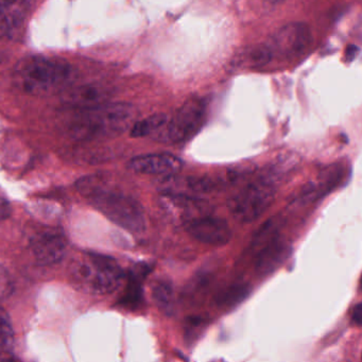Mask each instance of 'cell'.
I'll list each match as a JSON object with an SVG mask.
<instances>
[{
  "instance_id": "obj_25",
  "label": "cell",
  "mask_w": 362,
  "mask_h": 362,
  "mask_svg": "<svg viewBox=\"0 0 362 362\" xmlns=\"http://www.w3.org/2000/svg\"><path fill=\"white\" fill-rule=\"evenodd\" d=\"M18 0H0V14L7 11L9 8H11Z\"/></svg>"
},
{
  "instance_id": "obj_8",
  "label": "cell",
  "mask_w": 362,
  "mask_h": 362,
  "mask_svg": "<svg viewBox=\"0 0 362 362\" xmlns=\"http://www.w3.org/2000/svg\"><path fill=\"white\" fill-rule=\"evenodd\" d=\"M184 226L194 240L204 245L221 247L228 245L232 239V230L228 222L209 213L189 220Z\"/></svg>"
},
{
  "instance_id": "obj_16",
  "label": "cell",
  "mask_w": 362,
  "mask_h": 362,
  "mask_svg": "<svg viewBox=\"0 0 362 362\" xmlns=\"http://www.w3.org/2000/svg\"><path fill=\"white\" fill-rule=\"evenodd\" d=\"M283 223L284 221L281 217H272L271 219L267 220L254 234L251 245H250V250L255 254L267 243L279 237V232L283 228Z\"/></svg>"
},
{
  "instance_id": "obj_22",
  "label": "cell",
  "mask_w": 362,
  "mask_h": 362,
  "mask_svg": "<svg viewBox=\"0 0 362 362\" xmlns=\"http://www.w3.org/2000/svg\"><path fill=\"white\" fill-rule=\"evenodd\" d=\"M11 204L5 199L0 198V222L5 221L11 216Z\"/></svg>"
},
{
  "instance_id": "obj_10",
  "label": "cell",
  "mask_w": 362,
  "mask_h": 362,
  "mask_svg": "<svg viewBox=\"0 0 362 362\" xmlns=\"http://www.w3.org/2000/svg\"><path fill=\"white\" fill-rule=\"evenodd\" d=\"M182 167L183 162L170 153L145 154L129 162V168L134 173L164 177L177 175L182 170Z\"/></svg>"
},
{
  "instance_id": "obj_7",
  "label": "cell",
  "mask_w": 362,
  "mask_h": 362,
  "mask_svg": "<svg viewBox=\"0 0 362 362\" xmlns=\"http://www.w3.org/2000/svg\"><path fill=\"white\" fill-rule=\"evenodd\" d=\"M310 28L304 23H290L275 31L267 46L273 59H293L302 56L311 45Z\"/></svg>"
},
{
  "instance_id": "obj_26",
  "label": "cell",
  "mask_w": 362,
  "mask_h": 362,
  "mask_svg": "<svg viewBox=\"0 0 362 362\" xmlns=\"http://www.w3.org/2000/svg\"><path fill=\"white\" fill-rule=\"evenodd\" d=\"M267 1H269L270 4H274V5H276V4L283 3L284 0H267Z\"/></svg>"
},
{
  "instance_id": "obj_3",
  "label": "cell",
  "mask_w": 362,
  "mask_h": 362,
  "mask_svg": "<svg viewBox=\"0 0 362 362\" xmlns=\"http://www.w3.org/2000/svg\"><path fill=\"white\" fill-rule=\"evenodd\" d=\"M86 113L76 122L73 131L77 136H116L132 128L136 111L129 103H103Z\"/></svg>"
},
{
  "instance_id": "obj_13",
  "label": "cell",
  "mask_w": 362,
  "mask_h": 362,
  "mask_svg": "<svg viewBox=\"0 0 362 362\" xmlns=\"http://www.w3.org/2000/svg\"><path fill=\"white\" fill-rule=\"evenodd\" d=\"M110 98V92L99 84H86L67 90L63 93L62 99L66 105L76 109H94L107 103Z\"/></svg>"
},
{
  "instance_id": "obj_23",
  "label": "cell",
  "mask_w": 362,
  "mask_h": 362,
  "mask_svg": "<svg viewBox=\"0 0 362 362\" xmlns=\"http://www.w3.org/2000/svg\"><path fill=\"white\" fill-rule=\"evenodd\" d=\"M351 320H353V323L355 324L356 326L359 327L361 325V320H362V305L361 303H358L356 305L355 308H354L353 315H351Z\"/></svg>"
},
{
  "instance_id": "obj_1",
  "label": "cell",
  "mask_w": 362,
  "mask_h": 362,
  "mask_svg": "<svg viewBox=\"0 0 362 362\" xmlns=\"http://www.w3.org/2000/svg\"><path fill=\"white\" fill-rule=\"evenodd\" d=\"M74 283L92 294H109L122 285L126 274L114 258L97 253H83L69 267Z\"/></svg>"
},
{
  "instance_id": "obj_4",
  "label": "cell",
  "mask_w": 362,
  "mask_h": 362,
  "mask_svg": "<svg viewBox=\"0 0 362 362\" xmlns=\"http://www.w3.org/2000/svg\"><path fill=\"white\" fill-rule=\"evenodd\" d=\"M81 190L86 192L99 211L124 230L135 234L145 232V213L141 205L134 199L99 187L81 188Z\"/></svg>"
},
{
  "instance_id": "obj_21",
  "label": "cell",
  "mask_w": 362,
  "mask_h": 362,
  "mask_svg": "<svg viewBox=\"0 0 362 362\" xmlns=\"http://www.w3.org/2000/svg\"><path fill=\"white\" fill-rule=\"evenodd\" d=\"M14 292V283L11 275L0 266V300L10 298Z\"/></svg>"
},
{
  "instance_id": "obj_6",
  "label": "cell",
  "mask_w": 362,
  "mask_h": 362,
  "mask_svg": "<svg viewBox=\"0 0 362 362\" xmlns=\"http://www.w3.org/2000/svg\"><path fill=\"white\" fill-rule=\"evenodd\" d=\"M206 103L201 98H192L184 103L171 119L160 129L158 139L169 144H180L192 139L204 124Z\"/></svg>"
},
{
  "instance_id": "obj_20",
  "label": "cell",
  "mask_w": 362,
  "mask_h": 362,
  "mask_svg": "<svg viewBox=\"0 0 362 362\" xmlns=\"http://www.w3.org/2000/svg\"><path fill=\"white\" fill-rule=\"evenodd\" d=\"M272 54L267 44L256 46V47L252 48L251 52H247V61L253 66H264L272 61Z\"/></svg>"
},
{
  "instance_id": "obj_19",
  "label": "cell",
  "mask_w": 362,
  "mask_h": 362,
  "mask_svg": "<svg viewBox=\"0 0 362 362\" xmlns=\"http://www.w3.org/2000/svg\"><path fill=\"white\" fill-rule=\"evenodd\" d=\"M14 343V330L11 320L5 309L0 307V349L9 351Z\"/></svg>"
},
{
  "instance_id": "obj_2",
  "label": "cell",
  "mask_w": 362,
  "mask_h": 362,
  "mask_svg": "<svg viewBox=\"0 0 362 362\" xmlns=\"http://www.w3.org/2000/svg\"><path fill=\"white\" fill-rule=\"evenodd\" d=\"M71 76L67 63L44 57H29L16 64L14 80L24 92L45 95L65 83Z\"/></svg>"
},
{
  "instance_id": "obj_12",
  "label": "cell",
  "mask_w": 362,
  "mask_h": 362,
  "mask_svg": "<svg viewBox=\"0 0 362 362\" xmlns=\"http://www.w3.org/2000/svg\"><path fill=\"white\" fill-rule=\"evenodd\" d=\"M292 247L281 237H276L255 253V270L260 276L276 271L291 255Z\"/></svg>"
},
{
  "instance_id": "obj_5",
  "label": "cell",
  "mask_w": 362,
  "mask_h": 362,
  "mask_svg": "<svg viewBox=\"0 0 362 362\" xmlns=\"http://www.w3.org/2000/svg\"><path fill=\"white\" fill-rule=\"evenodd\" d=\"M276 187L262 175L243 186L228 201V209L233 217L241 223L256 221L274 202Z\"/></svg>"
},
{
  "instance_id": "obj_15",
  "label": "cell",
  "mask_w": 362,
  "mask_h": 362,
  "mask_svg": "<svg viewBox=\"0 0 362 362\" xmlns=\"http://www.w3.org/2000/svg\"><path fill=\"white\" fill-rule=\"evenodd\" d=\"M250 293L251 287L247 284H232L216 294L215 302L221 308L232 309L241 304Z\"/></svg>"
},
{
  "instance_id": "obj_18",
  "label": "cell",
  "mask_w": 362,
  "mask_h": 362,
  "mask_svg": "<svg viewBox=\"0 0 362 362\" xmlns=\"http://www.w3.org/2000/svg\"><path fill=\"white\" fill-rule=\"evenodd\" d=\"M168 120L169 117L166 114H156L141 122H134L131 128V136L139 139L156 134Z\"/></svg>"
},
{
  "instance_id": "obj_11",
  "label": "cell",
  "mask_w": 362,
  "mask_h": 362,
  "mask_svg": "<svg viewBox=\"0 0 362 362\" xmlns=\"http://www.w3.org/2000/svg\"><path fill=\"white\" fill-rule=\"evenodd\" d=\"M31 249L41 264H54L64 258L67 241L61 233L47 230L31 239Z\"/></svg>"
},
{
  "instance_id": "obj_17",
  "label": "cell",
  "mask_w": 362,
  "mask_h": 362,
  "mask_svg": "<svg viewBox=\"0 0 362 362\" xmlns=\"http://www.w3.org/2000/svg\"><path fill=\"white\" fill-rule=\"evenodd\" d=\"M154 302L165 315H173L175 313V291L173 284L167 279H160L154 285L152 291Z\"/></svg>"
},
{
  "instance_id": "obj_24",
  "label": "cell",
  "mask_w": 362,
  "mask_h": 362,
  "mask_svg": "<svg viewBox=\"0 0 362 362\" xmlns=\"http://www.w3.org/2000/svg\"><path fill=\"white\" fill-rule=\"evenodd\" d=\"M358 54H359V48L357 46L349 45L346 47V52H345V59H346L347 62H351L358 56Z\"/></svg>"
},
{
  "instance_id": "obj_9",
  "label": "cell",
  "mask_w": 362,
  "mask_h": 362,
  "mask_svg": "<svg viewBox=\"0 0 362 362\" xmlns=\"http://www.w3.org/2000/svg\"><path fill=\"white\" fill-rule=\"evenodd\" d=\"M344 168L338 165L325 167L320 171L315 181L309 182L300 190L296 201L300 204L315 202L317 199L323 198L326 194L338 187L344 179Z\"/></svg>"
},
{
  "instance_id": "obj_14",
  "label": "cell",
  "mask_w": 362,
  "mask_h": 362,
  "mask_svg": "<svg viewBox=\"0 0 362 362\" xmlns=\"http://www.w3.org/2000/svg\"><path fill=\"white\" fill-rule=\"evenodd\" d=\"M150 272V267L146 264L135 266L129 274V283L120 305L128 309H136L143 303V281Z\"/></svg>"
}]
</instances>
